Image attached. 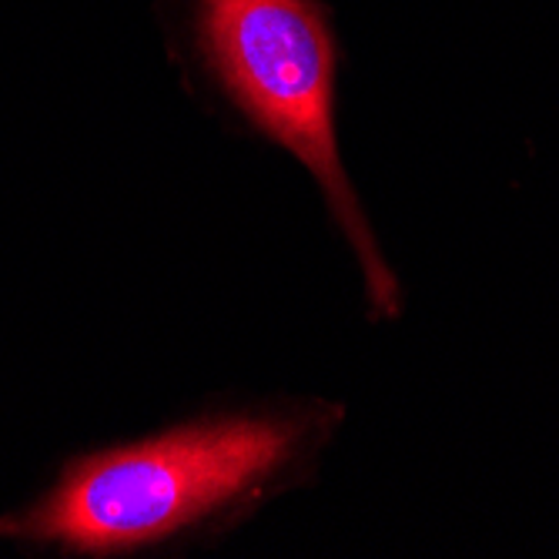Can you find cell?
I'll use <instances>...</instances> for the list:
<instances>
[{
	"mask_svg": "<svg viewBox=\"0 0 559 559\" xmlns=\"http://www.w3.org/2000/svg\"><path fill=\"white\" fill-rule=\"evenodd\" d=\"M201 55L248 121L312 171L366 272L379 316H399L389 272L359 198L338 162V50L319 0H191Z\"/></svg>",
	"mask_w": 559,
	"mask_h": 559,
	"instance_id": "6da1fadb",
	"label": "cell"
},
{
	"mask_svg": "<svg viewBox=\"0 0 559 559\" xmlns=\"http://www.w3.org/2000/svg\"><path fill=\"white\" fill-rule=\"evenodd\" d=\"M292 442L288 423L225 419L100 452L74 466L31 516L8 523L4 533L87 552L155 543L265 483Z\"/></svg>",
	"mask_w": 559,
	"mask_h": 559,
	"instance_id": "7a4b0ae2",
	"label": "cell"
}]
</instances>
